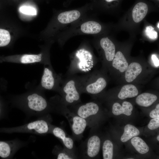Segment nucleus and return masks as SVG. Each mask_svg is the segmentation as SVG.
I'll return each mask as SVG.
<instances>
[{"label": "nucleus", "instance_id": "26", "mask_svg": "<svg viewBox=\"0 0 159 159\" xmlns=\"http://www.w3.org/2000/svg\"><path fill=\"white\" fill-rule=\"evenodd\" d=\"M20 11L24 14L35 15L37 14L36 10L34 7L27 6H22L19 8Z\"/></svg>", "mask_w": 159, "mask_h": 159}, {"label": "nucleus", "instance_id": "7", "mask_svg": "<svg viewBox=\"0 0 159 159\" xmlns=\"http://www.w3.org/2000/svg\"><path fill=\"white\" fill-rule=\"evenodd\" d=\"M50 133L52 134L60 140L63 145V147L77 155V149L74 142L75 140L72 137L68 135L63 128L52 125Z\"/></svg>", "mask_w": 159, "mask_h": 159}, {"label": "nucleus", "instance_id": "29", "mask_svg": "<svg viewBox=\"0 0 159 159\" xmlns=\"http://www.w3.org/2000/svg\"><path fill=\"white\" fill-rule=\"evenodd\" d=\"M150 116L152 118L159 117V104L156 106V108L152 111L150 113Z\"/></svg>", "mask_w": 159, "mask_h": 159}, {"label": "nucleus", "instance_id": "22", "mask_svg": "<svg viewBox=\"0 0 159 159\" xmlns=\"http://www.w3.org/2000/svg\"><path fill=\"white\" fill-rule=\"evenodd\" d=\"M131 142L132 145L139 153L144 154L149 151L148 146L140 138L135 136L131 139Z\"/></svg>", "mask_w": 159, "mask_h": 159}, {"label": "nucleus", "instance_id": "16", "mask_svg": "<svg viewBox=\"0 0 159 159\" xmlns=\"http://www.w3.org/2000/svg\"><path fill=\"white\" fill-rule=\"evenodd\" d=\"M112 66L122 72L126 70L128 63L123 54L120 51L117 52L113 59Z\"/></svg>", "mask_w": 159, "mask_h": 159}, {"label": "nucleus", "instance_id": "12", "mask_svg": "<svg viewBox=\"0 0 159 159\" xmlns=\"http://www.w3.org/2000/svg\"><path fill=\"white\" fill-rule=\"evenodd\" d=\"M106 85L105 80L102 77H100L95 82L87 85L84 92L92 94H98L105 87Z\"/></svg>", "mask_w": 159, "mask_h": 159}, {"label": "nucleus", "instance_id": "32", "mask_svg": "<svg viewBox=\"0 0 159 159\" xmlns=\"http://www.w3.org/2000/svg\"><path fill=\"white\" fill-rule=\"evenodd\" d=\"M159 23H158V28H159Z\"/></svg>", "mask_w": 159, "mask_h": 159}, {"label": "nucleus", "instance_id": "20", "mask_svg": "<svg viewBox=\"0 0 159 159\" xmlns=\"http://www.w3.org/2000/svg\"><path fill=\"white\" fill-rule=\"evenodd\" d=\"M101 26L99 23L93 21L85 22L81 26L82 32L88 34L98 33L101 31Z\"/></svg>", "mask_w": 159, "mask_h": 159}, {"label": "nucleus", "instance_id": "33", "mask_svg": "<svg viewBox=\"0 0 159 159\" xmlns=\"http://www.w3.org/2000/svg\"><path fill=\"white\" fill-rule=\"evenodd\" d=\"M0 112H1V110H0Z\"/></svg>", "mask_w": 159, "mask_h": 159}, {"label": "nucleus", "instance_id": "25", "mask_svg": "<svg viewBox=\"0 0 159 159\" xmlns=\"http://www.w3.org/2000/svg\"><path fill=\"white\" fill-rule=\"evenodd\" d=\"M11 37L9 32L0 29V47L7 45L10 42Z\"/></svg>", "mask_w": 159, "mask_h": 159}, {"label": "nucleus", "instance_id": "4", "mask_svg": "<svg viewBox=\"0 0 159 159\" xmlns=\"http://www.w3.org/2000/svg\"><path fill=\"white\" fill-rule=\"evenodd\" d=\"M70 111L85 119L87 126L92 127L95 123V116L99 113L100 108L98 105L93 102L75 105L68 108Z\"/></svg>", "mask_w": 159, "mask_h": 159}, {"label": "nucleus", "instance_id": "3", "mask_svg": "<svg viewBox=\"0 0 159 159\" xmlns=\"http://www.w3.org/2000/svg\"><path fill=\"white\" fill-rule=\"evenodd\" d=\"M101 143L98 136L90 134L77 149L78 158L89 159L96 157L99 153Z\"/></svg>", "mask_w": 159, "mask_h": 159}, {"label": "nucleus", "instance_id": "11", "mask_svg": "<svg viewBox=\"0 0 159 159\" xmlns=\"http://www.w3.org/2000/svg\"><path fill=\"white\" fill-rule=\"evenodd\" d=\"M141 65L137 62H132L126 70L125 77L126 81L130 82L133 81L142 71Z\"/></svg>", "mask_w": 159, "mask_h": 159}, {"label": "nucleus", "instance_id": "10", "mask_svg": "<svg viewBox=\"0 0 159 159\" xmlns=\"http://www.w3.org/2000/svg\"><path fill=\"white\" fill-rule=\"evenodd\" d=\"M100 44L105 51L106 59L108 61H112L115 54V47L114 44L107 37H106L101 39Z\"/></svg>", "mask_w": 159, "mask_h": 159}, {"label": "nucleus", "instance_id": "18", "mask_svg": "<svg viewBox=\"0 0 159 159\" xmlns=\"http://www.w3.org/2000/svg\"><path fill=\"white\" fill-rule=\"evenodd\" d=\"M138 93V90L135 86L132 84H128L122 87L118 97L120 99L123 100L127 98L135 97Z\"/></svg>", "mask_w": 159, "mask_h": 159}, {"label": "nucleus", "instance_id": "27", "mask_svg": "<svg viewBox=\"0 0 159 159\" xmlns=\"http://www.w3.org/2000/svg\"><path fill=\"white\" fill-rule=\"evenodd\" d=\"M145 32L146 35L150 39H155L158 37V33L154 28L151 26H148L146 28Z\"/></svg>", "mask_w": 159, "mask_h": 159}, {"label": "nucleus", "instance_id": "9", "mask_svg": "<svg viewBox=\"0 0 159 159\" xmlns=\"http://www.w3.org/2000/svg\"><path fill=\"white\" fill-rule=\"evenodd\" d=\"M148 11V6L144 2H140L134 6L132 11V17L136 23L141 21L145 17Z\"/></svg>", "mask_w": 159, "mask_h": 159}, {"label": "nucleus", "instance_id": "8", "mask_svg": "<svg viewBox=\"0 0 159 159\" xmlns=\"http://www.w3.org/2000/svg\"><path fill=\"white\" fill-rule=\"evenodd\" d=\"M20 141L13 140L9 143L0 141V156L7 158L13 155L23 145Z\"/></svg>", "mask_w": 159, "mask_h": 159}, {"label": "nucleus", "instance_id": "19", "mask_svg": "<svg viewBox=\"0 0 159 159\" xmlns=\"http://www.w3.org/2000/svg\"><path fill=\"white\" fill-rule=\"evenodd\" d=\"M54 79L52 71L49 69L45 68L41 79V85L44 88L52 89L54 85Z\"/></svg>", "mask_w": 159, "mask_h": 159}, {"label": "nucleus", "instance_id": "31", "mask_svg": "<svg viewBox=\"0 0 159 159\" xmlns=\"http://www.w3.org/2000/svg\"><path fill=\"white\" fill-rule=\"evenodd\" d=\"M157 140L159 141V135H158L157 138Z\"/></svg>", "mask_w": 159, "mask_h": 159}, {"label": "nucleus", "instance_id": "17", "mask_svg": "<svg viewBox=\"0 0 159 159\" xmlns=\"http://www.w3.org/2000/svg\"><path fill=\"white\" fill-rule=\"evenodd\" d=\"M157 99L156 95L151 93H145L140 95L137 97L136 102L140 106L148 107L151 105Z\"/></svg>", "mask_w": 159, "mask_h": 159}, {"label": "nucleus", "instance_id": "21", "mask_svg": "<svg viewBox=\"0 0 159 159\" xmlns=\"http://www.w3.org/2000/svg\"><path fill=\"white\" fill-rule=\"evenodd\" d=\"M140 133L139 130L135 127L130 124H127L124 127V132L120 140L123 142H126L133 137L138 136Z\"/></svg>", "mask_w": 159, "mask_h": 159}, {"label": "nucleus", "instance_id": "15", "mask_svg": "<svg viewBox=\"0 0 159 159\" xmlns=\"http://www.w3.org/2000/svg\"><path fill=\"white\" fill-rule=\"evenodd\" d=\"M80 16V13L78 11L71 10L60 14L58 16V19L61 23L68 24L77 19Z\"/></svg>", "mask_w": 159, "mask_h": 159}, {"label": "nucleus", "instance_id": "28", "mask_svg": "<svg viewBox=\"0 0 159 159\" xmlns=\"http://www.w3.org/2000/svg\"><path fill=\"white\" fill-rule=\"evenodd\" d=\"M148 127L151 130H154L159 127V117L153 118L148 125Z\"/></svg>", "mask_w": 159, "mask_h": 159}, {"label": "nucleus", "instance_id": "14", "mask_svg": "<svg viewBox=\"0 0 159 159\" xmlns=\"http://www.w3.org/2000/svg\"><path fill=\"white\" fill-rule=\"evenodd\" d=\"M53 153L58 159L78 158L77 155L68 149L59 145H55L52 150Z\"/></svg>", "mask_w": 159, "mask_h": 159}, {"label": "nucleus", "instance_id": "5", "mask_svg": "<svg viewBox=\"0 0 159 159\" xmlns=\"http://www.w3.org/2000/svg\"><path fill=\"white\" fill-rule=\"evenodd\" d=\"M66 106H72L81 102L80 93L77 89L75 81H68L63 88L61 101Z\"/></svg>", "mask_w": 159, "mask_h": 159}, {"label": "nucleus", "instance_id": "13", "mask_svg": "<svg viewBox=\"0 0 159 159\" xmlns=\"http://www.w3.org/2000/svg\"><path fill=\"white\" fill-rule=\"evenodd\" d=\"M133 106L130 102H124L122 106L119 103L116 102L114 104L112 107V112L115 115L124 114L127 116L130 115L133 110Z\"/></svg>", "mask_w": 159, "mask_h": 159}, {"label": "nucleus", "instance_id": "24", "mask_svg": "<svg viewBox=\"0 0 159 159\" xmlns=\"http://www.w3.org/2000/svg\"><path fill=\"white\" fill-rule=\"evenodd\" d=\"M42 54L37 55L24 54L21 57V62L23 64H27L39 62L42 60Z\"/></svg>", "mask_w": 159, "mask_h": 159}, {"label": "nucleus", "instance_id": "6", "mask_svg": "<svg viewBox=\"0 0 159 159\" xmlns=\"http://www.w3.org/2000/svg\"><path fill=\"white\" fill-rule=\"evenodd\" d=\"M27 106L32 113L45 115L49 110L46 100L42 96L34 93L27 97Z\"/></svg>", "mask_w": 159, "mask_h": 159}, {"label": "nucleus", "instance_id": "1", "mask_svg": "<svg viewBox=\"0 0 159 159\" xmlns=\"http://www.w3.org/2000/svg\"><path fill=\"white\" fill-rule=\"evenodd\" d=\"M55 110L67 119L70 126L72 137L74 140L79 141L81 140L83 137V133L87 126L86 120L70 111L61 102L55 107Z\"/></svg>", "mask_w": 159, "mask_h": 159}, {"label": "nucleus", "instance_id": "30", "mask_svg": "<svg viewBox=\"0 0 159 159\" xmlns=\"http://www.w3.org/2000/svg\"><path fill=\"white\" fill-rule=\"evenodd\" d=\"M152 59L155 65L158 66H159V60L155 55H153L152 56Z\"/></svg>", "mask_w": 159, "mask_h": 159}, {"label": "nucleus", "instance_id": "23", "mask_svg": "<svg viewBox=\"0 0 159 159\" xmlns=\"http://www.w3.org/2000/svg\"><path fill=\"white\" fill-rule=\"evenodd\" d=\"M113 146L112 142L106 140L103 142L102 147L104 159H112L113 156Z\"/></svg>", "mask_w": 159, "mask_h": 159}, {"label": "nucleus", "instance_id": "2", "mask_svg": "<svg viewBox=\"0 0 159 159\" xmlns=\"http://www.w3.org/2000/svg\"><path fill=\"white\" fill-rule=\"evenodd\" d=\"M52 121L50 115L47 114L35 121L25 125L11 128L12 133H29L44 135L50 133Z\"/></svg>", "mask_w": 159, "mask_h": 159}]
</instances>
